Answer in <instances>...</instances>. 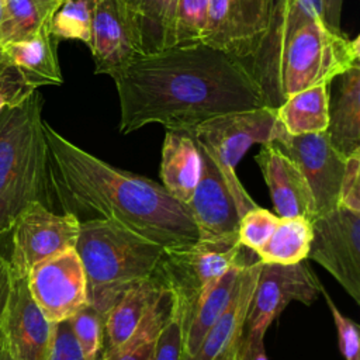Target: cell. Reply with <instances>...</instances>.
Returning <instances> with one entry per match:
<instances>
[{"instance_id": "cell-39", "label": "cell", "mask_w": 360, "mask_h": 360, "mask_svg": "<svg viewBox=\"0 0 360 360\" xmlns=\"http://www.w3.org/2000/svg\"><path fill=\"white\" fill-rule=\"evenodd\" d=\"M240 360H269L264 349V338H242L240 345Z\"/></svg>"}, {"instance_id": "cell-9", "label": "cell", "mask_w": 360, "mask_h": 360, "mask_svg": "<svg viewBox=\"0 0 360 360\" xmlns=\"http://www.w3.org/2000/svg\"><path fill=\"white\" fill-rule=\"evenodd\" d=\"M307 259L321 264L360 304V212L336 207L311 221Z\"/></svg>"}, {"instance_id": "cell-44", "label": "cell", "mask_w": 360, "mask_h": 360, "mask_svg": "<svg viewBox=\"0 0 360 360\" xmlns=\"http://www.w3.org/2000/svg\"><path fill=\"white\" fill-rule=\"evenodd\" d=\"M7 65H10V62H8L7 56H6V52H4L3 46L0 45V70H1L4 66H7Z\"/></svg>"}, {"instance_id": "cell-7", "label": "cell", "mask_w": 360, "mask_h": 360, "mask_svg": "<svg viewBox=\"0 0 360 360\" xmlns=\"http://www.w3.org/2000/svg\"><path fill=\"white\" fill-rule=\"evenodd\" d=\"M238 235L166 248L153 277L169 290L181 315L183 330L198 300L231 267L245 262Z\"/></svg>"}, {"instance_id": "cell-22", "label": "cell", "mask_w": 360, "mask_h": 360, "mask_svg": "<svg viewBox=\"0 0 360 360\" xmlns=\"http://www.w3.org/2000/svg\"><path fill=\"white\" fill-rule=\"evenodd\" d=\"M165 287L152 276L128 288L104 318V352L122 345L136 329L149 305L162 294ZM103 357V356H101Z\"/></svg>"}, {"instance_id": "cell-16", "label": "cell", "mask_w": 360, "mask_h": 360, "mask_svg": "<svg viewBox=\"0 0 360 360\" xmlns=\"http://www.w3.org/2000/svg\"><path fill=\"white\" fill-rule=\"evenodd\" d=\"M200 176L187 208L200 240H214L238 235L240 215L235 200L210 156L200 148Z\"/></svg>"}, {"instance_id": "cell-38", "label": "cell", "mask_w": 360, "mask_h": 360, "mask_svg": "<svg viewBox=\"0 0 360 360\" xmlns=\"http://www.w3.org/2000/svg\"><path fill=\"white\" fill-rule=\"evenodd\" d=\"M13 284H14V274H13L10 262L0 255V329L3 328L4 318L8 309Z\"/></svg>"}, {"instance_id": "cell-11", "label": "cell", "mask_w": 360, "mask_h": 360, "mask_svg": "<svg viewBox=\"0 0 360 360\" xmlns=\"http://www.w3.org/2000/svg\"><path fill=\"white\" fill-rule=\"evenodd\" d=\"M271 14V0H210L201 44L242 63L255 52Z\"/></svg>"}, {"instance_id": "cell-31", "label": "cell", "mask_w": 360, "mask_h": 360, "mask_svg": "<svg viewBox=\"0 0 360 360\" xmlns=\"http://www.w3.org/2000/svg\"><path fill=\"white\" fill-rule=\"evenodd\" d=\"M210 0H176L174 45L201 44Z\"/></svg>"}, {"instance_id": "cell-29", "label": "cell", "mask_w": 360, "mask_h": 360, "mask_svg": "<svg viewBox=\"0 0 360 360\" xmlns=\"http://www.w3.org/2000/svg\"><path fill=\"white\" fill-rule=\"evenodd\" d=\"M98 0H62L49 20V31L58 39H79L89 45Z\"/></svg>"}, {"instance_id": "cell-12", "label": "cell", "mask_w": 360, "mask_h": 360, "mask_svg": "<svg viewBox=\"0 0 360 360\" xmlns=\"http://www.w3.org/2000/svg\"><path fill=\"white\" fill-rule=\"evenodd\" d=\"M28 290L52 323L70 319L87 301L83 264L75 248L35 264L27 276Z\"/></svg>"}, {"instance_id": "cell-4", "label": "cell", "mask_w": 360, "mask_h": 360, "mask_svg": "<svg viewBox=\"0 0 360 360\" xmlns=\"http://www.w3.org/2000/svg\"><path fill=\"white\" fill-rule=\"evenodd\" d=\"M42 104L37 89L0 112V238L10 232L27 204L39 201L52 207Z\"/></svg>"}, {"instance_id": "cell-36", "label": "cell", "mask_w": 360, "mask_h": 360, "mask_svg": "<svg viewBox=\"0 0 360 360\" xmlns=\"http://www.w3.org/2000/svg\"><path fill=\"white\" fill-rule=\"evenodd\" d=\"M34 90L13 65L4 66L0 70V112L22 103Z\"/></svg>"}, {"instance_id": "cell-40", "label": "cell", "mask_w": 360, "mask_h": 360, "mask_svg": "<svg viewBox=\"0 0 360 360\" xmlns=\"http://www.w3.org/2000/svg\"><path fill=\"white\" fill-rule=\"evenodd\" d=\"M342 4H343V0H322L325 24L335 32H342V28H340Z\"/></svg>"}, {"instance_id": "cell-28", "label": "cell", "mask_w": 360, "mask_h": 360, "mask_svg": "<svg viewBox=\"0 0 360 360\" xmlns=\"http://www.w3.org/2000/svg\"><path fill=\"white\" fill-rule=\"evenodd\" d=\"M48 14L37 0H4L0 20V45L22 41L48 25Z\"/></svg>"}, {"instance_id": "cell-32", "label": "cell", "mask_w": 360, "mask_h": 360, "mask_svg": "<svg viewBox=\"0 0 360 360\" xmlns=\"http://www.w3.org/2000/svg\"><path fill=\"white\" fill-rule=\"evenodd\" d=\"M278 221L280 217L259 205L249 210L239 219L238 238L240 245L256 253L269 240Z\"/></svg>"}, {"instance_id": "cell-25", "label": "cell", "mask_w": 360, "mask_h": 360, "mask_svg": "<svg viewBox=\"0 0 360 360\" xmlns=\"http://www.w3.org/2000/svg\"><path fill=\"white\" fill-rule=\"evenodd\" d=\"M132 17L146 53L174 45L176 0H121Z\"/></svg>"}, {"instance_id": "cell-41", "label": "cell", "mask_w": 360, "mask_h": 360, "mask_svg": "<svg viewBox=\"0 0 360 360\" xmlns=\"http://www.w3.org/2000/svg\"><path fill=\"white\" fill-rule=\"evenodd\" d=\"M240 345L242 339L236 345H233L221 360H240Z\"/></svg>"}, {"instance_id": "cell-5", "label": "cell", "mask_w": 360, "mask_h": 360, "mask_svg": "<svg viewBox=\"0 0 360 360\" xmlns=\"http://www.w3.org/2000/svg\"><path fill=\"white\" fill-rule=\"evenodd\" d=\"M75 249L86 274L87 301L104 319L128 288L153 276L165 248L118 222L93 218L80 221Z\"/></svg>"}, {"instance_id": "cell-17", "label": "cell", "mask_w": 360, "mask_h": 360, "mask_svg": "<svg viewBox=\"0 0 360 360\" xmlns=\"http://www.w3.org/2000/svg\"><path fill=\"white\" fill-rule=\"evenodd\" d=\"M267 184L277 217L312 221L316 207L311 187L298 166L273 143H263L255 156Z\"/></svg>"}, {"instance_id": "cell-19", "label": "cell", "mask_w": 360, "mask_h": 360, "mask_svg": "<svg viewBox=\"0 0 360 360\" xmlns=\"http://www.w3.org/2000/svg\"><path fill=\"white\" fill-rule=\"evenodd\" d=\"M58 39L51 34L49 24L32 37L3 46L6 56L25 83L32 89L63 83L58 62Z\"/></svg>"}, {"instance_id": "cell-43", "label": "cell", "mask_w": 360, "mask_h": 360, "mask_svg": "<svg viewBox=\"0 0 360 360\" xmlns=\"http://www.w3.org/2000/svg\"><path fill=\"white\" fill-rule=\"evenodd\" d=\"M0 360H13L11 356H10V352H8V347H7V343H6V339H4V335H3L1 329H0Z\"/></svg>"}, {"instance_id": "cell-42", "label": "cell", "mask_w": 360, "mask_h": 360, "mask_svg": "<svg viewBox=\"0 0 360 360\" xmlns=\"http://www.w3.org/2000/svg\"><path fill=\"white\" fill-rule=\"evenodd\" d=\"M39 3V6L48 13L52 15V13L55 11V8L58 7V4L62 1V0H37Z\"/></svg>"}, {"instance_id": "cell-8", "label": "cell", "mask_w": 360, "mask_h": 360, "mask_svg": "<svg viewBox=\"0 0 360 360\" xmlns=\"http://www.w3.org/2000/svg\"><path fill=\"white\" fill-rule=\"evenodd\" d=\"M80 219L70 212L55 214L39 201L27 204L15 217L11 232L10 266L15 278L49 257L76 246Z\"/></svg>"}, {"instance_id": "cell-35", "label": "cell", "mask_w": 360, "mask_h": 360, "mask_svg": "<svg viewBox=\"0 0 360 360\" xmlns=\"http://www.w3.org/2000/svg\"><path fill=\"white\" fill-rule=\"evenodd\" d=\"M338 205L360 212V152L346 158Z\"/></svg>"}, {"instance_id": "cell-21", "label": "cell", "mask_w": 360, "mask_h": 360, "mask_svg": "<svg viewBox=\"0 0 360 360\" xmlns=\"http://www.w3.org/2000/svg\"><path fill=\"white\" fill-rule=\"evenodd\" d=\"M338 93L329 100L326 134L333 148L343 156L360 152V63L340 76Z\"/></svg>"}, {"instance_id": "cell-18", "label": "cell", "mask_w": 360, "mask_h": 360, "mask_svg": "<svg viewBox=\"0 0 360 360\" xmlns=\"http://www.w3.org/2000/svg\"><path fill=\"white\" fill-rule=\"evenodd\" d=\"M262 262H246L224 314L210 328L197 352L184 360H221L245 332L246 316L255 292Z\"/></svg>"}, {"instance_id": "cell-2", "label": "cell", "mask_w": 360, "mask_h": 360, "mask_svg": "<svg viewBox=\"0 0 360 360\" xmlns=\"http://www.w3.org/2000/svg\"><path fill=\"white\" fill-rule=\"evenodd\" d=\"M48 146L49 181L63 212L98 215L118 222L162 248H177L198 240L186 204L143 176L111 166L76 146L46 121L42 124Z\"/></svg>"}, {"instance_id": "cell-33", "label": "cell", "mask_w": 360, "mask_h": 360, "mask_svg": "<svg viewBox=\"0 0 360 360\" xmlns=\"http://www.w3.org/2000/svg\"><path fill=\"white\" fill-rule=\"evenodd\" d=\"M183 342L184 330L181 315L177 308V302L173 297L172 314L159 333L153 353V360H181L184 354Z\"/></svg>"}, {"instance_id": "cell-34", "label": "cell", "mask_w": 360, "mask_h": 360, "mask_svg": "<svg viewBox=\"0 0 360 360\" xmlns=\"http://www.w3.org/2000/svg\"><path fill=\"white\" fill-rule=\"evenodd\" d=\"M322 295L325 297V301L330 309L338 336H339V347L345 357V360H360V328L359 325L345 316L336 307V304L332 301L330 295L322 288Z\"/></svg>"}, {"instance_id": "cell-37", "label": "cell", "mask_w": 360, "mask_h": 360, "mask_svg": "<svg viewBox=\"0 0 360 360\" xmlns=\"http://www.w3.org/2000/svg\"><path fill=\"white\" fill-rule=\"evenodd\" d=\"M51 360H84L73 336L69 319L55 323Z\"/></svg>"}, {"instance_id": "cell-6", "label": "cell", "mask_w": 360, "mask_h": 360, "mask_svg": "<svg viewBox=\"0 0 360 360\" xmlns=\"http://www.w3.org/2000/svg\"><path fill=\"white\" fill-rule=\"evenodd\" d=\"M281 129L276 108L267 105L221 114L188 129L224 177L240 217L257 204L242 186L235 167L252 145L274 141Z\"/></svg>"}, {"instance_id": "cell-23", "label": "cell", "mask_w": 360, "mask_h": 360, "mask_svg": "<svg viewBox=\"0 0 360 360\" xmlns=\"http://www.w3.org/2000/svg\"><path fill=\"white\" fill-rule=\"evenodd\" d=\"M245 263L246 260L231 267L198 300L194 311L190 315L188 322L184 326V342H183L184 354L181 360L193 356L197 352L210 328L224 314L225 308L228 307L233 295L235 287L238 284V280Z\"/></svg>"}, {"instance_id": "cell-26", "label": "cell", "mask_w": 360, "mask_h": 360, "mask_svg": "<svg viewBox=\"0 0 360 360\" xmlns=\"http://www.w3.org/2000/svg\"><path fill=\"white\" fill-rule=\"evenodd\" d=\"M173 307V294L163 290L149 305L134 333L118 347L105 352L101 360H153L156 342Z\"/></svg>"}, {"instance_id": "cell-3", "label": "cell", "mask_w": 360, "mask_h": 360, "mask_svg": "<svg viewBox=\"0 0 360 360\" xmlns=\"http://www.w3.org/2000/svg\"><path fill=\"white\" fill-rule=\"evenodd\" d=\"M360 63V39L332 31L322 0H271L269 27L243 63L267 107L297 91L330 83Z\"/></svg>"}, {"instance_id": "cell-14", "label": "cell", "mask_w": 360, "mask_h": 360, "mask_svg": "<svg viewBox=\"0 0 360 360\" xmlns=\"http://www.w3.org/2000/svg\"><path fill=\"white\" fill-rule=\"evenodd\" d=\"M89 49L94 72L112 75L145 55L139 31L121 0H98Z\"/></svg>"}, {"instance_id": "cell-27", "label": "cell", "mask_w": 360, "mask_h": 360, "mask_svg": "<svg viewBox=\"0 0 360 360\" xmlns=\"http://www.w3.org/2000/svg\"><path fill=\"white\" fill-rule=\"evenodd\" d=\"M311 238V221L301 217L280 218L274 232L256 252V256L262 263H300L307 259Z\"/></svg>"}, {"instance_id": "cell-20", "label": "cell", "mask_w": 360, "mask_h": 360, "mask_svg": "<svg viewBox=\"0 0 360 360\" xmlns=\"http://www.w3.org/2000/svg\"><path fill=\"white\" fill-rule=\"evenodd\" d=\"M200 176V155L188 129H166L162 146L160 179L166 191L188 204Z\"/></svg>"}, {"instance_id": "cell-24", "label": "cell", "mask_w": 360, "mask_h": 360, "mask_svg": "<svg viewBox=\"0 0 360 360\" xmlns=\"http://www.w3.org/2000/svg\"><path fill=\"white\" fill-rule=\"evenodd\" d=\"M329 84L318 83L294 93L277 108V118L287 134L323 132L329 124Z\"/></svg>"}, {"instance_id": "cell-30", "label": "cell", "mask_w": 360, "mask_h": 360, "mask_svg": "<svg viewBox=\"0 0 360 360\" xmlns=\"http://www.w3.org/2000/svg\"><path fill=\"white\" fill-rule=\"evenodd\" d=\"M73 336L84 360H101L104 352V319L86 304L69 319Z\"/></svg>"}, {"instance_id": "cell-15", "label": "cell", "mask_w": 360, "mask_h": 360, "mask_svg": "<svg viewBox=\"0 0 360 360\" xmlns=\"http://www.w3.org/2000/svg\"><path fill=\"white\" fill-rule=\"evenodd\" d=\"M3 335L13 360H51L55 323L34 301L27 277H14Z\"/></svg>"}, {"instance_id": "cell-10", "label": "cell", "mask_w": 360, "mask_h": 360, "mask_svg": "<svg viewBox=\"0 0 360 360\" xmlns=\"http://www.w3.org/2000/svg\"><path fill=\"white\" fill-rule=\"evenodd\" d=\"M322 284L305 260L294 264L262 263L246 316V335L264 338L273 321L292 301L311 305L322 295Z\"/></svg>"}, {"instance_id": "cell-13", "label": "cell", "mask_w": 360, "mask_h": 360, "mask_svg": "<svg viewBox=\"0 0 360 360\" xmlns=\"http://www.w3.org/2000/svg\"><path fill=\"white\" fill-rule=\"evenodd\" d=\"M270 143L288 156L307 179L314 195L316 215L338 207L346 158L333 148L326 131L290 135L283 128Z\"/></svg>"}, {"instance_id": "cell-1", "label": "cell", "mask_w": 360, "mask_h": 360, "mask_svg": "<svg viewBox=\"0 0 360 360\" xmlns=\"http://www.w3.org/2000/svg\"><path fill=\"white\" fill-rule=\"evenodd\" d=\"M120 98V132L148 124L191 129L212 117L266 105L243 63L204 44L146 53L110 75Z\"/></svg>"}, {"instance_id": "cell-45", "label": "cell", "mask_w": 360, "mask_h": 360, "mask_svg": "<svg viewBox=\"0 0 360 360\" xmlns=\"http://www.w3.org/2000/svg\"><path fill=\"white\" fill-rule=\"evenodd\" d=\"M3 7H4V0H0V20H1V14H3Z\"/></svg>"}]
</instances>
